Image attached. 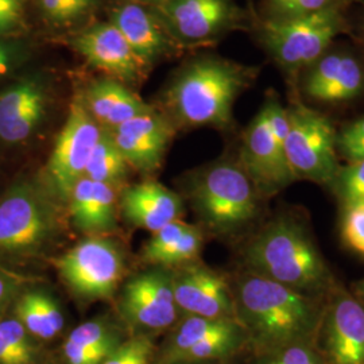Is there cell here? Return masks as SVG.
<instances>
[{"mask_svg": "<svg viewBox=\"0 0 364 364\" xmlns=\"http://www.w3.org/2000/svg\"><path fill=\"white\" fill-rule=\"evenodd\" d=\"M236 318L267 352L296 343H313L326 306L308 296L258 274L243 275L236 287Z\"/></svg>", "mask_w": 364, "mask_h": 364, "instance_id": "6da1fadb", "label": "cell"}, {"mask_svg": "<svg viewBox=\"0 0 364 364\" xmlns=\"http://www.w3.org/2000/svg\"><path fill=\"white\" fill-rule=\"evenodd\" d=\"M252 66L204 57L183 66L166 92V105L182 126L225 127L237 96L257 77Z\"/></svg>", "mask_w": 364, "mask_h": 364, "instance_id": "7a4b0ae2", "label": "cell"}, {"mask_svg": "<svg viewBox=\"0 0 364 364\" xmlns=\"http://www.w3.org/2000/svg\"><path fill=\"white\" fill-rule=\"evenodd\" d=\"M250 272L308 296L332 291L333 277L306 230L281 218L266 225L245 251Z\"/></svg>", "mask_w": 364, "mask_h": 364, "instance_id": "3957f363", "label": "cell"}, {"mask_svg": "<svg viewBox=\"0 0 364 364\" xmlns=\"http://www.w3.org/2000/svg\"><path fill=\"white\" fill-rule=\"evenodd\" d=\"M60 203L49 188L13 186L0 200V254L30 257L53 246L65 228Z\"/></svg>", "mask_w": 364, "mask_h": 364, "instance_id": "277c9868", "label": "cell"}, {"mask_svg": "<svg viewBox=\"0 0 364 364\" xmlns=\"http://www.w3.org/2000/svg\"><path fill=\"white\" fill-rule=\"evenodd\" d=\"M189 197L200 220L216 234H234L255 219L257 189L240 165L221 161L195 174Z\"/></svg>", "mask_w": 364, "mask_h": 364, "instance_id": "5b68a950", "label": "cell"}, {"mask_svg": "<svg viewBox=\"0 0 364 364\" xmlns=\"http://www.w3.org/2000/svg\"><path fill=\"white\" fill-rule=\"evenodd\" d=\"M346 19L338 4L318 13L290 18H269L260 28V37L274 58L287 70L309 68L326 54L332 41L343 33Z\"/></svg>", "mask_w": 364, "mask_h": 364, "instance_id": "8992f818", "label": "cell"}, {"mask_svg": "<svg viewBox=\"0 0 364 364\" xmlns=\"http://www.w3.org/2000/svg\"><path fill=\"white\" fill-rule=\"evenodd\" d=\"M289 132L285 142L289 166L296 180L326 185L338 173V134L328 117L302 103L287 108Z\"/></svg>", "mask_w": 364, "mask_h": 364, "instance_id": "52a82bcc", "label": "cell"}, {"mask_svg": "<svg viewBox=\"0 0 364 364\" xmlns=\"http://www.w3.org/2000/svg\"><path fill=\"white\" fill-rule=\"evenodd\" d=\"M55 269L78 299H111L123 278L120 248L103 236H88L54 260Z\"/></svg>", "mask_w": 364, "mask_h": 364, "instance_id": "ba28073f", "label": "cell"}, {"mask_svg": "<svg viewBox=\"0 0 364 364\" xmlns=\"http://www.w3.org/2000/svg\"><path fill=\"white\" fill-rule=\"evenodd\" d=\"M102 134L103 129L87 111L81 97L76 99L48 162L49 191L61 203H68L72 189L84 177Z\"/></svg>", "mask_w": 364, "mask_h": 364, "instance_id": "9c48e42d", "label": "cell"}, {"mask_svg": "<svg viewBox=\"0 0 364 364\" xmlns=\"http://www.w3.org/2000/svg\"><path fill=\"white\" fill-rule=\"evenodd\" d=\"M240 166L262 195H275L297 181L284 147L274 138L264 107L245 132Z\"/></svg>", "mask_w": 364, "mask_h": 364, "instance_id": "30bf717a", "label": "cell"}, {"mask_svg": "<svg viewBox=\"0 0 364 364\" xmlns=\"http://www.w3.org/2000/svg\"><path fill=\"white\" fill-rule=\"evenodd\" d=\"M154 11L173 38L191 43L215 38L240 21L232 0H166Z\"/></svg>", "mask_w": 364, "mask_h": 364, "instance_id": "8fae6325", "label": "cell"}, {"mask_svg": "<svg viewBox=\"0 0 364 364\" xmlns=\"http://www.w3.org/2000/svg\"><path fill=\"white\" fill-rule=\"evenodd\" d=\"M120 312L135 328L159 331L171 326L178 308L173 291V274L162 269L139 274L123 287Z\"/></svg>", "mask_w": 364, "mask_h": 364, "instance_id": "7c38bea8", "label": "cell"}, {"mask_svg": "<svg viewBox=\"0 0 364 364\" xmlns=\"http://www.w3.org/2000/svg\"><path fill=\"white\" fill-rule=\"evenodd\" d=\"M52 100L50 82L41 73L19 78L0 92V141L26 142L45 120Z\"/></svg>", "mask_w": 364, "mask_h": 364, "instance_id": "4fadbf2b", "label": "cell"}, {"mask_svg": "<svg viewBox=\"0 0 364 364\" xmlns=\"http://www.w3.org/2000/svg\"><path fill=\"white\" fill-rule=\"evenodd\" d=\"M328 364H364V302L338 289L326 305L320 331Z\"/></svg>", "mask_w": 364, "mask_h": 364, "instance_id": "5bb4252c", "label": "cell"}, {"mask_svg": "<svg viewBox=\"0 0 364 364\" xmlns=\"http://www.w3.org/2000/svg\"><path fill=\"white\" fill-rule=\"evenodd\" d=\"M70 46L92 66L123 84H135L146 65L111 22L93 25L70 39Z\"/></svg>", "mask_w": 364, "mask_h": 364, "instance_id": "9a60e30c", "label": "cell"}, {"mask_svg": "<svg viewBox=\"0 0 364 364\" xmlns=\"http://www.w3.org/2000/svg\"><path fill=\"white\" fill-rule=\"evenodd\" d=\"M173 291L178 311L207 318H236L235 297L227 279L198 264H186L173 274Z\"/></svg>", "mask_w": 364, "mask_h": 364, "instance_id": "2e32d148", "label": "cell"}, {"mask_svg": "<svg viewBox=\"0 0 364 364\" xmlns=\"http://www.w3.org/2000/svg\"><path fill=\"white\" fill-rule=\"evenodd\" d=\"M108 132L130 168L151 173L161 166L174 127L166 117L153 109Z\"/></svg>", "mask_w": 364, "mask_h": 364, "instance_id": "e0dca14e", "label": "cell"}, {"mask_svg": "<svg viewBox=\"0 0 364 364\" xmlns=\"http://www.w3.org/2000/svg\"><path fill=\"white\" fill-rule=\"evenodd\" d=\"M363 90V66L347 53H326L308 68L304 80L306 96L323 103L348 102Z\"/></svg>", "mask_w": 364, "mask_h": 364, "instance_id": "ac0fdd59", "label": "cell"}, {"mask_svg": "<svg viewBox=\"0 0 364 364\" xmlns=\"http://www.w3.org/2000/svg\"><path fill=\"white\" fill-rule=\"evenodd\" d=\"M109 22L120 31L132 52L146 66L173 52L177 42L168 33L156 11L136 1L117 7L111 13Z\"/></svg>", "mask_w": 364, "mask_h": 364, "instance_id": "d6986e66", "label": "cell"}, {"mask_svg": "<svg viewBox=\"0 0 364 364\" xmlns=\"http://www.w3.org/2000/svg\"><path fill=\"white\" fill-rule=\"evenodd\" d=\"M72 224L88 236H103L117 230L119 198L115 188L87 177L78 180L66 203Z\"/></svg>", "mask_w": 364, "mask_h": 364, "instance_id": "ffe728a7", "label": "cell"}, {"mask_svg": "<svg viewBox=\"0 0 364 364\" xmlns=\"http://www.w3.org/2000/svg\"><path fill=\"white\" fill-rule=\"evenodd\" d=\"M182 208L180 196L156 181L129 186L119 198V209L126 220L150 232L180 220Z\"/></svg>", "mask_w": 364, "mask_h": 364, "instance_id": "44dd1931", "label": "cell"}, {"mask_svg": "<svg viewBox=\"0 0 364 364\" xmlns=\"http://www.w3.org/2000/svg\"><path fill=\"white\" fill-rule=\"evenodd\" d=\"M81 100L103 130H114L132 117L153 111L126 84L112 77L92 81L81 93Z\"/></svg>", "mask_w": 364, "mask_h": 364, "instance_id": "7402d4cb", "label": "cell"}, {"mask_svg": "<svg viewBox=\"0 0 364 364\" xmlns=\"http://www.w3.org/2000/svg\"><path fill=\"white\" fill-rule=\"evenodd\" d=\"M117 347V335L111 326L103 320H91L70 332L64 355L69 364H103Z\"/></svg>", "mask_w": 364, "mask_h": 364, "instance_id": "603a6c76", "label": "cell"}, {"mask_svg": "<svg viewBox=\"0 0 364 364\" xmlns=\"http://www.w3.org/2000/svg\"><path fill=\"white\" fill-rule=\"evenodd\" d=\"M15 314L27 332L41 340H52L64 328V314L50 294L33 290L22 294L15 306Z\"/></svg>", "mask_w": 364, "mask_h": 364, "instance_id": "cb8c5ba5", "label": "cell"}, {"mask_svg": "<svg viewBox=\"0 0 364 364\" xmlns=\"http://www.w3.org/2000/svg\"><path fill=\"white\" fill-rule=\"evenodd\" d=\"M130 169V165L117 149L111 134L103 130V134L85 168L84 177L92 181L103 182L111 186H117L126 180Z\"/></svg>", "mask_w": 364, "mask_h": 364, "instance_id": "d4e9b609", "label": "cell"}, {"mask_svg": "<svg viewBox=\"0 0 364 364\" xmlns=\"http://www.w3.org/2000/svg\"><path fill=\"white\" fill-rule=\"evenodd\" d=\"M232 318H207L188 316L176 329L165 353V363L176 364L182 353L191 350L200 341L219 332Z\"/></svg>", "mask_w": 364, "mask_h": 364, "instance_id": "484cf974", "label": "cell"}, {"mask_svg": "<svg viewBox=\"0 0 364 364\" xmlns=\"http://www.w3.org/2000/svg\"><path fill=\"white\" fill-rule=\"evenodd\" d=\"M18 318L0 320V364H31L34 346Z\"/></svg>", "mask_w": 364, "mask_h": 364, "instance_id": "4316f807", "label": "cell"}, {"mask_svg": "<svg viewBox=\"0 0 364 364\" xmlns=\"http://www.w3.org/2000/svg\"><path fill=\"white\" fill-rule=\"evenodd\" d=\"M99 0H38L42 18L55 27L80 23L96 9Z\"/></svg>", "mask_w": 364, "mask_h": 364, "instance_id": "83f0119b", "label": "cell"}, {"mask_svg": "<svg viewBox=\"0 0 364 364\" xmlns=\"http://www.w3.org/2000/svg\"><path fill=\"white\" fill-rule=\"evenodd\" d=\"M331 185L344 207L364 203V159L340 166Z\"/></svg>", "mask_w": 364, "mask_h": 364, "instance_id": "f1b7e54d", "label": "cell"}, {"mask_svg": "<svg viewBox=\"0 0 364 364\" xmlns=\"http://www.w3.org/2000/svg\"><path fill=\"white\" fill-rule=\"evenodd\" d=\"M204 243V235L195 227L191 225L189 230L182 235L181 237L171 246V247L164 252L158 260L156 266L159 267H171V266H180V264H189L201 252Z\"/></svg>", "mask_w": 364, "mask_h": 364, "instance_id": "f546056e", "label": "cell"}, {"mask_svg": "<svg viewBox=\"0 0 364 364\" xmlns=\"http://www.w3.org/2000/svg\"><path fill=\"white\" fill-rule=\"evenodd\" d=\"M191 224L181 220L171 221L168 225L153 232L151 239L146 243L142 251V260L144 263L156 266L158 258L166 252L182 235L189 230Z\"/></svg>", "mask_w": 364, "mask_h": 364, "instance_id": "4dcf8cb0", "label": "cell"}, {"mask_svg": "<svg viewBox=\"0 0 364 364\" xmlns=\"http://www.w3.org/2000/svg\"><path fill=\"white\" fill-rule=\"evenodd\" d=\"M259 364H328L313 343H296L269 352Z\"/></svg>", "mask_w": 364, "mask_h": 364, "instance_id": "1f68e13d", "label": "cell"}, {"mask_svg": "<svg viewBox=\"0 0 364 364\" xmlns=\"http://www.w3.org/2000/svg\"><path fill=\"white\" fill-rule=\"evenodd\" d=\"M341 237L348 247L364 258V203L344 207Z\"/></svg>", "mask_w": 364, "mask_h": 364, "instance_id": "d6a6232c", "label": "cell"}, {"mask_svg": "<svg viewBox=\"0 0 364 364\" xmlns=\"http://www.w3.org/2000/svg\"><path fill=\"white\" fill-rule=\"evenodd\" d=\"M333 0H269V11L274 19H290L318 13Z\"/></svg>", "mask_w": 364, "mask_h": 364, "instance_id": "836d02e7", "label": "cell"}, {"mask_svg": "<svg viewBox=\"0 0 364 364\" xmlns=\"http://www.w3.org/2000/svg\"><path fill=\"white\" fill-rule=\"evenodd\" d=\"M153 346L146 338H134L117 346L103 364H149Z\"/></svg>", "mask_w": 364, "mask_h": 364, "instance_id": "e575fe53", "label": "cell"}, {"mask_svg": "<svg viewBox=\"0 0 364 364\" xmlns=\"http://www.w3.org/2000/svg\"><path fill=\"white\" fill-rule=\"evenodd\" d=\"M336 147L338 153L346 156L350 162L364 159V117L338 134Z\"/></svg>", "mask_w": 364, "mask_h": 364, "instance_id": "d590c367", "label": "cell"}, {"mask_svg": "<svg viewBox=\"0 0 364 364\" xmlns=\"http://www.w3.org/2000/svg\"><path fill=\"white\" fill-rule=\"evenodd\" d=\"M27 55L28 50L21 41L14 37H0V81L22 65Z\"/></svg>", "mask_w": 364, "mask_h": 364, "instance_id": "8d00e7d4", "label": "cell"}, {"mask_svg": "<svg viewBox=\"0 0 364 364\" xmlns=\"http://www.w3.org/2000/svg\"><path fill=\"white\" fill-rule=\"evenodd\" d=\"M25 26L22 0H0V37H14Z\"/></svg>", "mask_w": 364, "mask_h": 364, "instance_id": "74e56055", "label": "cell"}, {"mask_svg": "<svg viewBox=\"0 0 364 364\" xmlns=\"http://www.w3.org/2000/svg\"><path fill=\"white\" fill-rule=\"evenodd\" d=\"M26 282V277L0 267V309L16 296Z\"/></svg>", "mask_w": 364, "mask_h": 364, "instance_id": "f35d334b", "label": "cell"}, {"mask_svg": "<svg viewBox=\"0 0 364 364\" xmlns=\"http://www.w3.org/2000/svg\"><path fill=\"white\" fill-rule=\"evenodd\" d=\"M136 3H141V4H144V6H149V7H158V6H161V4H164L166 0H135Z\"/></svg>", "mask_w": 364, "mask_h": 364, "instance_id": "ab89813d", "label": "cell"}, {"mask_svg": "<svg viewBox=\"0 0 364 364\" xmlns=\"http://www.w3.org/2000/svg\"><path fill=\"white\" fill-rule=\"evenodd\" d=\"M355 291H356V297L359 299H362L364 302V279L359 281L355 287Z\"/></svg>", "mask_w": 364, "mask_h": 364, "instance_id": "60d3db41", "label": "cell"}, {"mask_svg": "<svg viewBox=\"0 0 364 364\" xmlns=\"http://www.w3.org/2000/svg\"><path fill=\"white\" fill-rule=\"evenodd\" d=\"M183 364H205V363H183Z\"/></svg>", "mask_w": 364, "mask_h": 364, "instance_id": "b9f144b4", "label": "cell"}]
</instances>
